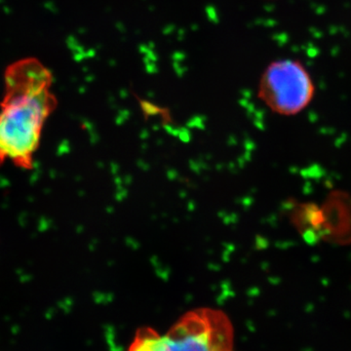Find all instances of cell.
<instances>
[{"instance_id":"cell-1","label":"cell","mask_w":351,"mask_h":351,"mask_svg":"<svg viewBox=\"0 0 351 351\" xmlns=\"http://www.w3.org/2000/svg\"><path fill=\"white\" fill-rule=\"evenodd\" d=\"M52 75L40 62L25 59L6 71L0 104V166L32 169L43 127L56 107Z\"/></svg>"},{"instance_id":"cell-2","label":"cell","mask_w":351,"mask_h":351,"mask_svg":"<svg viewBox=\"0 0 351 351\" xmlns=\"http://www.w3.org/2000/svg\"><path fill=\"white\" fill-rule=\"evenodd\" d=\"M233 346L234 331L228 315L201 307L184 313L165 334L141 328L129 351H234Z\"/></svg>"},{"instance_id":"cell-3","label":"cell","mask_w":351,"mask_h":351,"mask_svg":"<svg viewBox=\"0 0 351 351\" xmlns=\"http://www.w3.org/2000/svg\"><path fill=\"white\" fill-rule=\"evenodd\" d=\"M316 86L300 60L283 58L267 64L258 84V98L271 112L294 117L313 103Z\"/></svg>"},{"instance_id":"cell-4","label":"cell","mask_w":351,"mask_h":351,"mask_svg":"<svg viewBox=\"0 0 351 351\" xmlns=\"http://www.w3.org/2000/svg\"><path fill=\"white\" fill-rule=\"evenodd\" d=\"M20 331V328L19 327H13V329L11 330V332H12V334L13 335H17L18 332H19Z\"/></svg>"}]
</instances>
